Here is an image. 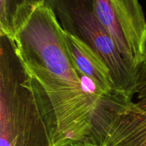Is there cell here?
<instances>
[{
	"label": "cell",
	"instance_id": "6da1fadb",
	"mask_svg": "<svg viewBox=\"0 0 146 146\" xmlns=\"http://www.w3.org/2000/svg\"><path fill=\"white\" fill-rule=\"evenodd\" d=\"M14 41L52 122L54 145L88 141L105 96L78 69L53 10L46 5L36 9Z\"/></svg>",
	"mask_w": 146,
	"mask_h": 146
},
{
	"label": "cell",
	"instance_id": "7a4b0ae2",
	"mask_svg": "<svg viewBox=\"0 0 146 146\" xmlns=\"http://www.w3.org/2000/svg\"><path fill=\"white\" fill-rule=\"evenodd\" d=\"M42 98L26 71L14 41L0 35V146H54Z\"/></svg>",
	"mask_w": 146,
	"mask_h": 146
},
{
	"label": "cell",
	"instance_id": "3957f363",
	"mask_svg": "<svg viewBox=\"0 0 146 146\" xmlns=\"http://www.w3.org/2000/svg\"><path fill=\"white\" fill-rule=\"evenodd\" d=\"M64 31L89 46L108 66L118 93L133 98L135 73L96 17L93 0H46Z\"/></svg>",
	"mask_w": 146,
	"mask_h": 146
},
{
	"label": "cell",
	"instance_id": "277c9868",
	"mask_svg": "<svg viewBox=\"0 0 146 146\" xmlns=\"http://www.w3.org/2000/svg\"><path fill=\"white\" fill-rule=\"evenodd\" d=\"M98 19L136 74L146 51V20L139 0H93Z\"/></svg>",
	"mask_w": 146,
	"mask_h": 146
},
{
	"label": "cell",
	"instance_id": "5b68a950",
	"mask_svg": "<svg viewBox=\"0 0 146 146\" xmlns=\"http://www.w3.org/2000/svg\"><path fill=\"white\" fill-rule=\"evenodd\" d=\"M64 35L71 56L80 72L105 96L118 93L109 69L102 59L75 36L66 31Z\"/></svg>",
	"mask_w": 146,
	"mask_h": 146
},
{
	"label": "cell",
	"instance_id": "8992f818",
	"mask_svg": "<svg viewBox=\"0 0 146 146\" xmlns=\"http://www.w3.org/2000/svg\"><path fill=\"white\" fill-rule=\"evenodd\" d=\"M46 0H0V35L14 40L16 34Z\"/></svg>",
	"mask_w": 146,
	"mask_h": 146
},
{
	"label": "cell",
	"instance_id": "52a82bcc",
	"mask_svg": "<svg viewBox=\"0 0 146 146\" xmlns=\"http://www.w3.org/2000/svg\"><path fill=\"white\" fill-rule=\"evenodd\" d=\"M138 100L146 99V51L135 74L134 95Z\"/></svg>",
	"mask_w": 146,
	"mask_h": 146
},
{
	"label": "cell",
	"instance_id": "ba28073f",
	"mask_svg": "<svg viewBox=\"0 0 146 146\" xmlns=\"http://www.w3.org/2000/svg\"><path fill=\"white\" fill-rule=\"evenodd\" d=\"M61 146H101L88 141H71Z\"/></svg>",
	"mask_w": 146,
	"mask_h": 146
}]
</instances>
